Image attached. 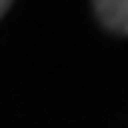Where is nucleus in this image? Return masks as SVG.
<instances>
[{
    "label": "nucleus",
    "mask_w": 128,
    "mask_h": 128,
    "mask_svg": "<svg viewBox=\"0 0 128 128\" xmlns=\"http://www.w3.org/2000/svg\"><path fill=\"white\" fill-rule=\"evenodd\" d=\"M100 23L114 34H128V0H94Z\"/></svg>",
    "instance_id": "nucleus-1"
},
{
    "label": "nucleus",
    "mask_w": 128,
    "mask_h": 128,
    "mask_svg": "<svg viewBox=\"0 0 128 128\" xmlns=\"http://www.w3.org/2000/svg\"><path fill=\"white\" fill-rule=\"evenodd\" d=\"M9 6H12V0H0V17L6 14V9H9Z\"/></svg>",
    "instance_id": "nucleus-2"
}]
</instances>
